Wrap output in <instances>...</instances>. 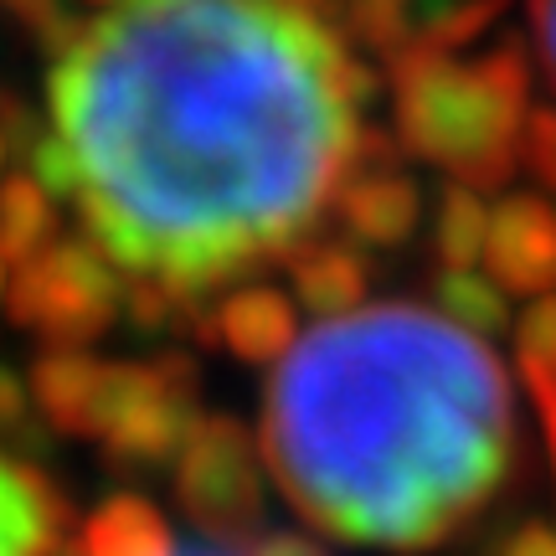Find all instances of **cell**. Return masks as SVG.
Returning a JSON list of instances; mask_svg holds the SVG:
<instances>
[{"label": "cell", "instance_id": "obj_1", "mask_svg": "<svg viewBox=\"0 0 556 556\" xmlns=\"http://www.w3.org/2000/svg\"><path fill=\"white\" fill-rule=\"evenodd\" d=\"M47 99L88 238L212 294L304 248L381 78L283 0H119L52 62Z\"/></svg>", "mask_w": 556, "mask_h": 556}, {"label": "cell", "instance_id": "obj_2", "mask_svg": "<svg viewBox=\"0 0 556 556\" xmlns=\"http://www.w3.org/2000/svg\"><path fill=\"white\" fill-rule=\"evenodd\" d=\"M263 464L319 531L422 552L505 484L516 392L495 351L438 309H351L268 377Z\"/></svg>", "mask_w": 556, "mask_h": 556}, {"label": "cell", "instance_id": "obj_3", "mask_svg": "<svg viewBox=\"0 0 556 556\" xmlns=\"http://www.w3.org/2000/svg\"><path fill=\"white\" fill-rule=\"evenodd\" d=\"M402 150L448 170L469 191H495L520 170L531 119V52L520 37H500L475 62H454L407 41L387 58Z\"/></svg>", "mask_w": 556, "mask_h": 556}, {"label": "cell", "instance_id": "obj_4", "mask_svg": "<svg viewBox=\"0 0 556 556\" xmlns=\"http://www.w3.org/2000/svg\"><path fill=\"white\" fill-rule=\"evenodd\" d=\"M5 315L16 330H31L47 345L83 351L124 315V278L88 232L58 238L16 268L5 289Z\"/></svg>", "mask_w": 556, "mask_h": 556}, {"label": "cell", "instance_id": "obj_5", "mask_svg": "<svg viewBox=\"0 0 556 556\" xmlns=\"http://www.w3.org/2000/svg\"><path fill=\"white\" fill-rule=\"evenodd\" d=\"M176 500L212 541H238L263 520L253 433L227 413H197L176 458Z\"/></svg>", "mask_w": 556, "mask_h": 556}, {"label": "cell", "instance_id": "obj_6", "mask_svg": "<svg viewBox=\"0 0 556 556\" xmlns=\"http://www.w3.org/2000/svg\"><path fill=\"white\" fill-rule=\"evenodd\" d=\"M484 263L505 294L541 299L556 289V206L536 191H510L490 212Z\"/></svg>", "mask_w": 556, "mask_h": 556}, {"label": "cell", "instance_id": "obj_7", "mask_svg": "<svg viewBox=\"0 0 556 556\" xmlns=\"http://www.w3.org/2000/svg\"><path fill=\"white\" fill-rule=\"evenodd\" d=\"M336 217L345 227V238L361 248H402L422 222V191L402 170L345 176L336 197Z\"/></svg>", "mask_w": 556, "mask_h": 556}, {"label": "cell", "instance_id": "obj_8", "mask_svg": "<svg viewBox=\"0 0 556 556\" xmlns=\"http://www.w3.org/2000/svg\"><path fill=\"white\" fill-rule=\"evenodd\" d=\"M299 309L274 283H242L217 304V345L248 366H274L294 351Z\"/></svg>", "mask_w": 556, "mask_h": 556}, {"label": "cell", "instance_id": "obj_9", "mask_svg": "<svg viewBox=\"0 0 556 556\" xmlns=\"http://www.w3.org/2000/svg\"><path fill=\"white\" fill-rule=\"evenodd\" d=\"M67 505L31 464L0 458V556H58Z\"/></svg>", "mask_w": 556, "mask_h": 556}, {"label": "cell", "instance_id": "obj_10", "mask_svg": "<svg viewBox=\"0 0 556 556\" xmlns=\"http://www.w3.org/2000/svg\"><path fill=\"white\" fill-rule=\"evenodd\" d=\"M294 278V299L315 319H340L361 309V299L371 289V258L361 253V242L330 238V242H304L289 258Z\"/></svg>", "mask_w": 556, "mask_h": 556}, {"label": "cell", "instance_id": "obj_11", "mask_svg": "<svg viewBox=\"0 0 556 556\" xmlns=\"http://www.w3.org/2000/svg\"><path fill=\"white\" fill-rule=\"evenodd\" d=\"M103 381V361L78 351V345H47L31 361V402L41 407V417L58 428V433H88V413L99 397Z\"/></svg>", "mask_w": 556, "mask_h": 556}, {"label": "cell", "instance_id": "obj_12", "mask_svg": "<svg viewBox=\"0 0 556 556\" xmlns=\"http://www.w3.org/2000/svg\"><path fill=\"white\" fill-rule=\"evenodd\" d=\"M78 541L88 556H176L170 526L144 495H109L83 520Z\"/></svg>", "mask_w": 556, "mask_h": 556}, {"label": "cell", "instance_id": "obj_13", "mask_svg": "<svg viewBox=\"0 0 556 556\" xmlns=\"http://www.w3.org/2000/svg\"><path fill=\"white\" fill-rule=\"evenodd\" d=\"M47 242H58V201L31 176H5L0 180V253H5V263L21 268Z\"/></svg>", "mask_w": 556, "mask_h": 556}, {"label": "cell", "instance_id": "obj_14", "mask_svg": "<svg viewBox=\"0 0 556 556\" xmlns=\"http://www.w3.org/2000/svg\"><path fill=\"white\" fill-rule=\"evenodd\" d=\"M433 304L443 319H454L458 330H469L479 340L510 330V294L490 274H475V268H438Z\"/></svg>", "mask_w": 556, "mask_h": 556}, {"label": "cell", "instance_id": "obj_15", "mask_svg": "<svg viewBox=\"0 0 556 556\" xmlns=\"http://www.w3.org/2000/svg\"><path fill=\"white\" fill-rule=\"evenodd\" d=\"M484 238H490V206L469 186H448L438 197L433 217V258L438 268H475L484 258Z\"/></svg>", "mask_w": 556, "mask_h": 556}, {"label": "cell", "instance_id": "obj_16", "mask_svg": "<svg viewBox=\"0 0 556 556\" xmlns=\"http://www.w3.org/2000/svg\"><path fill=\"white\" fill-rule=\"evenodd\" d=\"M500 11H505V0H422L413 11V41L454 58L458 47L479 41L495 26Z\"/></svg>", "mask_w": 556, "mask_h": 556}, {"label": "cell", "instance_id": "obj_17", "mask_svg": "<svg viewBox=\"0 0 556 556\" xmlns=\"http://www.w3.org/2000/svg\"><path fill=\"white\" fill-rule=\"evenodd\" d=\"M340 37L351 41V47H366V52H377L381 62L402 52L407 41H413V11L407 5H381V0H351L345 11H340Z\"/></svg>", "mask_w": 556, "mask_h": 556}, {"label": "cell", "instance_id": "obj_18", "mask_svg": "<svg viewBox=\"0 0 556 556\" xmlns=\"http://www.w3.org/2000/svg\"><path fill=\"white\" fill-rule=\"evenodd\" d=\"M520 160L536 170V180L556 197V109H531V119H526V144H520Z\"/></svg>", "mask_w": 556, "mask_h": 556}, {"label": "cell", "instance_id": "obj_19", "mask_svg": "<svg viewBox=\"0 0 556 556\" xmlns=\"http://www.w3.org/2000/svg\"><path fill=\"white\" fill-rule=\"evenodd\" d=\"M0 135H5V150H16L26 160L41 144L47 129H41V114L26 99H0Z\"/></svg>", "mask_w": 556, "mask_h": 556}, {"label": "cell", "instance_id": "obj_20", "mask_svg": "<svg viewBox=\"0 0 556 556\" xmlns=\"http://www.w3.org/2000/svg\"><path fill=\"white\" fill-rule=\"evenodd\" d=\"M238 552L242 556H330V546L304 536V531H258V536L242 541Z\"/></svg>", "mask_w": 556, "mask_h": 556}, {"label": "cell", "instance_id": "obj_21", "mask_svg": "<svg viewBox=\"0 0 556 556\" xmlns=\"http://www.w3.org/2000/svg\"><path fill=\"white\" fill-rule=\"evenodd\" d=\"M26 428V387L16 381V371L0 366V438H16Z\"/></svg>", "mask_w": 556, "mask_h": 556}, {"label": "cell", "instance_id": "obj_22", "mask_svg": "<svg viewBox=\"0 0 556 556\" xmlns=\"http://www.w3.org/2000/svg\"><path fill=\"white\" fill-rule=\"evenodd\" d=\"M531 21H536V47H541V67L556 88V0H531Z\"/></svg>", "mask_w": 556, "mask_h": 556}, {"label": "cell", "instance_id": "obj_23", "mask_svg": "<svg viewBox=\"0 0 556 556\" xmlns=\"http://www.w3.org/2000/svg\"><path fill=\"white\" fill-rule=\"evenodd\" d=\"M500 556H556V531L552 526H520L516 536L500 546Z\"/></svg>", "mask_w": 556, "mask_h": 556}, {"label": "cell", "instance_id": "obj_24", "mask_svg": "<svg viewBox=\"0 0 556 556\" xmlns=\"http://www.w3.org/2000/svg\"><path fill=\"white\" fill-rule=\"evenodd\" d=\"M176 556H242V552H232L227 541H191V546H176Z\"/></svg>", "mask_w": 556, "mask_h": 556}, {"label": "cell", "instance_id": "obj_25", "mask_svg": "<svg viewBox=\"0 0 556 556\" xmlns=\"http://www.w3.org/2000/svg\"><path fill=\"white\" fill-rule=\"evenodd\" d=\"M5 289H11V263H5V253H0V304H5Z\"/></svg>", "mask_w": 556, "mask_h": 556}, {"label": "cell", "instance_id": "obj_26", "mask_svg": "<svg viewBox=\"0 0 556 556\" xmlns=\"http://www.w3.org/2000/svg\"><path fill=\"white\" fill-rule=\"evenodd\" d=\"M58 556H88V552H83V541H62Z\"/></svg>", "mask_w": 556, "mask_h": 556}, {"label": "cell", "instance_id": "obj_27", "mask_svg": "<svg viewBox=\"0 0 556 556\" xmlns=\"http://www.w3.org/2000/svg\"><path fill=\"white\" fill-rule=\"evenodd\" d=\"M0 5H5V11H11V16H16L21 5H31V0H0Z\"/></svg>", "mask_w": 556, "mask_h": 556}, {"label": "cell", "instance_id": "obj_28", "mask_svg": "<svg viewBox=\"0 0 556 556\" xmlns=\"http://www.w3.org/2000/svg\"><path fill=\"white\" fill-rule=\"evenodd\" d=\"M5 155H11V150H5V135H0V170H5Z\"/></svg>", "mask_w": 556, "mask_h": 556}, {"label": "cell", "instance_id": "obj_29", "mask_svg": "<svg viewBox=\"0 0 556 556\" xmlns=\"http://www.w3.org/2000/svg\"><path fill=\"white\" fill-rule=\"evenodd\" d=\"M381 5H407V0H381ZM407 11H413V5H407Z\"/></svg>", "mask_w": 556, "mask_h": 556}, {"label": "cell", "instance_id": "obj_30", "mask_svg": "<svg viewBox=\"0 0 556 556\" xmlns=\"http://www.w3.org/2000/svg\"><path fill=\"white\" fill-rule=\"evenodd\" d=\"M88 5H119V0H88Z\"/></svg>", "mask_w": 556, "mask_h": 556}]
</instances>
